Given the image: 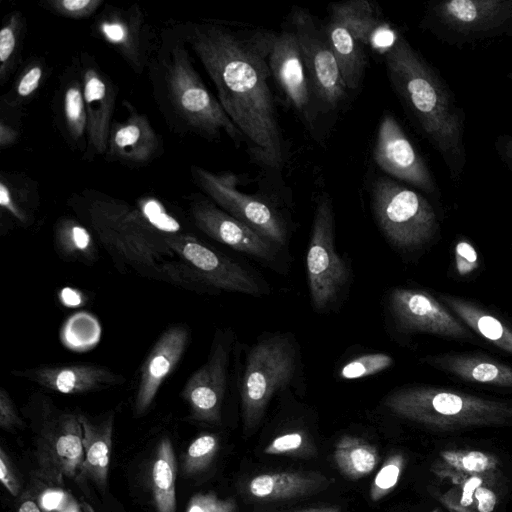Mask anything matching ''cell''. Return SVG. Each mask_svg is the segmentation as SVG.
I'll list each match as a JSON object with an SVG mask.
<instances>
[{
	"mask_svg": "<svg viewBox=\"0 0 512 512\" xmlns=\"http://www.w3.org/2000/svg\"><path fill=\"white\" fill-rule=\"evenodd\" d=\"M270 33L194 23L186 36L214 83L222 108L243 135L252 161L279 170L284 145L268 83Z\"/></svg>",
	"mask_w": 512,
	"mask_h": 512,
	"instance_id": "cell-1",
	"label": "cell"
},
{
	"mask_svg": "<svg viewBox=\"0 0 512 512\" xmlns=\"http://www.w3.org/2000/svg\"><path fill=\"white\" fill-rule=\"evenodd\" d=\"M384 59L394 90L443 160L450 179L459 182L467 163L464 108L446 80L403 35Z\"/></svg>",
	"mask_w": 512,
	"mask_h": 512,
	"instance_id": "cell-2",
	"label": "cell"
},
{
	"mask_svg": "<svg viewBox=\"0 0 512 512\" xmlns=\"http://www.w3.org/2000/svg\"><path fill=\"white\" fill-rule=\"evenodd\" d=\"M85 219L119 269L132 268L144 276L173 282L176 263L166 235L153 227L138 208L106 196L85 205Z\"/></svg>",
	"mask_w": 512,
	"mask_h": 512,
	"instance_id": "cell-3",
	"label": "cell"
},
{
	"mask_svg": "<svg viewBox=\"0 0 512 512\" xmlns=\"http://www.w3.org/2000/svg\"><path fill=\"white\" fill-rule=\"evenodd\" d=\"M382 404L399 418L438 430L512 424L511 402L430 385L396 388Z\"/></svg>",
	"mask_w": 512,
	"mask_h": 512,
	"instance_id": "cell-4",
	"label": "cell"
},
{
	"mask_svg": "<svg viewBox=\"0 0 512 512\" xmlns=\"http://www.w3.org/2000/svg\"><path fill=\"white\" fill-rule=\"evenodd\" d=\"M300 346L289 332H266L245 350L239 394L243 428L254 431L277 394L303 380Z\"/></svg>",
	"mask_w": 512,
	"mask_h": 512,
	"instance_id": "cell-5",
	"label": "cell"
},
{
	"mask_svg": "<svg viewBox=\"0 0 512 512\" xmlns=\"http://www.w3.org/2000/svg\"><path fill=\"white\" fill-rule=\"evenodd\" d=\"M421 26L457 48L512 38V0L431 1Z\"/></svg>",
	"mask_w": 512,
	"mask_h": 512,
	"instance_id": "cell-6",
	"label": "cell"
},
{
	"mask_svg": "<svg viewBox=\"0 0 512 512\" xmlns=\"http://www.w3.org/2000/svg\"><path fill=\"white\" fill-rule=\"evenodd\" d=\"M371 208L387 242L402 253L424 247L440 228L437 213L426 197L386 176L373 182Z\"/></svg>",
	"mask_w": 512,
	"mask_h": 512,
	"instance_id": "cell-7",
	"label": "cell"
},
{
	"mask_svg": "<svg viewBox=\"0 0 512 512\" xmlns=\"http://www.w3.org/2000/svg\"><path fill=\"white\" fill-rule=\"evenodd\" d=\"M164 79L174 110L190 128L212 138L224 132L235 143L244 140L220 102L203 84L182 46L176 45L170 51Z\"/></svg>",
	"mask_w": 512,
	"mask_h": 512,
	"instance_id": "cell-8",
	"label": "cell"
},
{
	"mask_svg": "<svg viewBox=\"0 0 512 512\" xmlns=\"http://www.w3.org/2000/svg\"><path fill=\"white\" fill-rule=\"evenodd\" d=\"M306 270L311 303L318 313H328L340 305L351 282L347 261L335 248V214L330 197L318 201L309 246Z\"/></svg>",
	"mask_w": 512,
	"mask_h": 512,
	"instance_id": "cell-9",
	"label": "cell"
},
{
	"mask_svg": "<svg viewBox=\"0 0 512 512\" xmlns=\"http://www.w3.org/2000/svg\"><path fill=\"white\" fill-rule=\"evenodd\" d=\"M166 242L188 268L190 285L202 290L237 292L260 297L269 293L268 284L257 272L213 249L194 236L175 233Z\"/></svg>",
	"mask_w": 512,
	"mask_h": 512,
	"instance_id": "cell-10",
	"label": "cell"
},
{
	"mask_svg": "<svg viewBox=\"0 0 512 512\" xmlns=\"http://www.w3.org/2000/svg\"><path fill=\"white\" fill-rule=\"evenodd\" d=\"M191 171L196 184L222 210L281 248L287 246L290 229L275 206L259 196L238 190L237 177L231 173H213L198 166H192Z\"/></svg>",
	"mask_w": 512,
	"mask_h": 512,
	"instance_id": "cell-11",
	"label": "cell"
},
{
	"mask_svg": "<svg viewBox=\"0 0 512 512\" xmlns=\"http://www.w3.org/2000/svg\"><path fill=\"white\" fill-rule=\"evenodd\" d=\"M42 407L36 449L39 477L61 483L64 477L80 476L85 453L79 414L55 410L46 399Z\"/></svg>",
	"mask_w": 512,
	"mask_h": 512,
	"instance_id": "cell-12",
	"label": "cell"
},
{
	"mask_svg": "<svg viewBox=\"0 0 512 512\" xmlns=\"http://www.w3.org/2000/svg\"><path fill=\"white\" fill-rule=\"evenodd\" d=\"M236 343L232 330L217 331L207 361L184 385L181 396L189 406L192 420L209 424L221 422Z\"/></svg>",
	"mask_w": 512,
	"mask_h": 512,
	"instance_id": "cell-13",
	"label": "cell"
},
{
	"mask_svg": "<svg viewBox=\"0 0 512 512\" xmlns=\"http://www.w3.org/2000/svg\"><path fill=\"white\" fill-rule=\"evenodd\" d=\"M291 18L317 104L334 109L346 96L347 87L325 32L302 8L296 7Z\"/></svg>",
	"mask_w": 512,
	"mask_h": 512,
	"instance_id": "cell-14",
	"label": "cell"
},
{
	"mask_svg": "<svg viewBox=\"0 0 512 512\" xmlns=\"http://www.w3.org/2000/svg\"><path fill=\"white\" fill-rule=\"evenodd\" d=\"M388 314L403 334H432L472 340L470 330L431 294L423 290L393 288L387 297Z\"/></svg>",
	"mask_w": 512,
	"mask_h": 512,
	"instance_id": "cell-15",
	"label": "cell"
},
{
	"mask_svg": "<svg viewBox=\"0 0 512 512\" xmlns=\"http://www.w3.org/2000/svg\"><path fill=\"white\" fill-rule=\"evenodd\" d=\"M196 227L210 238L247 254L277 271H285L284 249L206 199L190 205Z\"/></svg>",
	"mask_w": 512,
	"mask_h": 512,
	"instance_id": "cell-16",
	"label": "cell"
},
{
	"mask_svg": "<svg viewBox=\"0 0 512 512\" xmlns=\"http://www.w3.org/2000/svg\"><path fill=\"white\" fill-rule=\"evenodd\" d=\"M373 159L387 175L430 196L439 194L436 180L397 119L385 113L379 123Z\"/></svg>",
	"mask_w": 512,
	"mask_h": 512,
	"instance_id": "cell-17",
	"label": "cell"
},
{
	"mask_svg": "<svg viewBox=\"0 0 512 512\" xmlns=\"http://www.w3.org/2000/svg\"><path fill=\"white\" fill-rule=\"evenodd\" d=\"M267 62L271 76L289 102L306 121L312 122L318 104L293 29L270 33Z\"/></svg>",
	"mask_w": 512,
	"mask_h": 512,
	"instance_id": "cell-18",
	"label": "cell"
},
{
	"mask_svg": "<svg viewBox=\"0 0 512 512\" xmlns=\"http://www.w3.org/2000/svg\"><path fill=\"white\" fill-rule=\"evenodd\" d=\"M11 373L63 394H83L125 382L122 375L96 363L48 365Z\"/></svg>",
	"mask_w": 512,
	"mask_h": 512,
	"instance_id": "cell-19",
	"label": "cell"
},
{
	"mask_svg": "<svg viewBox=\"0 0 512 512\" xmlns=\"http://www.w3.org/2000/svg\"><path fill=\"white\" fill-rule=\"evenodd\" d=\"M189 340L184 325L168 328L158 338L144 361L134 400V414H143L152 404L159 388L174 371L182 358Z\"/></svg>",
	"mask_w": 512,
	"mask_h": 512,
	"instance_id": "cell-20",
	"label": "cell"
},
{
	"mask_svg": "<svg viewBox=\"0 0 512 512\" xmlns=\"http://www.w3.org/2000/svg\"><path fill=\"white\" fill-rule=\"evenodd\" d=\"M82 89L87 113L88 144L96 154L107 152L111 118L115 106L114 88L94 66L83 71Z\"/></svg>",
	"mask_w": 512,
	"mask_h": 512,
	"instance_id": "cell-21",
	"label": "cell"
},
{
	"mask_svg": "<svg viewBox=\"0 0 512 512\" xmlns=\"http://www.w3.org/2000/svg\"><path fill=\"white\" fill-rule=\"evenodd\" d=\"M330 13L337 16L357 40L376 53L385 56L397 43L401 34L386 22L365 0H352L330 5Z\"/></svg>",
	"mask_w": 512,
	"mask_h": 512,
	"instance_id": "cell-22",
	"label": "cell"
},
{
	"mask_svg": "<svg viewBox=\"0 0 512 512\" xmlns=\"http://www.w3.org/2000/svg\"><path fill=\"white\" fill-rule=\"evenodd\" d=\"M333 482V478L315 471L268 472L252 477L246 490L257 500H287L320 492Z\"/></svg>",
	"mask_w": 512,
	"mask_h": 512,
	"instance_id": "cell-23",
	"label": "cell"
},
{
	"mask_svg": "<svg viewBox=\"0 0 512 512\" xmlns=\"http://www.w3.org/2000/svg\"><path fill=\"white\" fill-rule=\"evenodd\" d=\"M421 361L463 381L512 388V367L484 355L447 353Z\"/></svg>",
	"mask_w": 512,
	"mask_h": 512,
	"instance_id": "cell-24",
	"label": "cell"
},
{
	"mask_svg": "<svg viewBox=\"0 0 512 512\" xmlns=\"http://www.w3.org/2000/svg\"><path fill=\"white\" fill-rule=\"evenodd\" d=\"M159 145L158 136L146 116L131 111L124 122L111 127L107 151L113 158L143 164L156 155Z\"/></svg>",
	"mask_w": 512,
	"mask_h": 512,
	"instance_id": "cell-25",
	"label": "cell"
},
{
	"mask_svg": "<svg viewBox=\"0 0 512 512\" xmlns=\"http://www.w3.org/2000/svg\"><path fill=\"white\" fill-rule=\"evenodd\" d=\"M83 430L84 462L80 477L103 488L107 482L112 446L113 415L94 421L79 414Z\"/></svg>",
	"mask_w": 512,
	"mask_h": 512,
	"instance_id": "cell-26",
	"label": "cell"
},
{
	"mask_svg": "<svg viewBox=\"0 0 512 512\" xmlns=\"http://www.w3.org/2000/svg\"><path fill=\"white\" fill-rule=\"evenodd\" d=\"M324 32L347 89L356 90L361 83L367 65L364 46L343 21L331 13Z\"/></svg>",
	"mask_w": 512,
	"mask_h": 512,
	"instance_id": "cell-27",
	"label": "cell"
},
{
	"mask_svg": "<svg viewBox=\"0 0 512 512\" xmlns=\"http://www.w3.org/2000/svg\"><path fill=\"white\" fill-rule=\"evenodd\" d=\"M440 298L464 324L494 346L512 355V330L496 316L457 296L443 294Z\"/></svg>",
	"mask_w": 512,
	"mask_h": 512,
	"instance_id": "cell-28",
	"label": "cell"
},
{
	"mask_svg": "<svg viewBox=\"0 0 512 512\" xmlns=\"http://www.w3.org/2000/svg\"><path fill=\"white\" fill-rule=\"evenodd\" d=\"M138 16L111 13L97 22L98 33L119 50L135 71H139L142 65Z\"/></svg>",
	"mask_w": 512,
	"mask_h": 512,
	"instance_id": "cell-29",
	"label": "cell"
},
{
	"mask_svg": "<svg viewBox=\"0 0 512 512\" xmlns=\"http://www.w3.org/2000/svg\"><path fill=\"white\" fill-rule=\"evenodd\" d=\"M177 463L172 443H159L151 468V488L157 512H176Z\"/></svg>",
	"mask_w": 512,
	"mask_h": 512,
	"instance_id": "cell-30",
	"label": "cell"
},
{
	"mask_svg": "<svg viewBox=\"0 0 512 512\" xmlns=\"http://www.w3.org/2000/svg\"><path fill=\"white\" fill-rule=\"evenodd\" d=\"M333 458L340 473L350 480L367 476L379 462L377 449L365 439L352 435H344L337 441Z\"/></svg>",
	"mask_w": 512,
	"mask_h": 512,
	"instance_id": "cell-31",
	"label": "cell"
},
{
	"mask_svg": "<svg viewBox=\"0 0 512 512\" xmlns=\"http://www.w3.org/2000/svg\"><path fill=\"white\" fill-rule=\"evenodd\" d=\"M56 253L65 261L92 264L98 259V250L91 233L71 218L60 219L54 228Z\"/></svg>",
	"mask_w": 512,
	"mask_h": 512,
	"instance_id": "cell-32",
	"label": "cell"
},
{
	"mask_svg": "<svg viewBox=\"0 0 512 512\" xmlns=\"http://www.w3.org/2000/svg\"><path fill=\"white\" fill-rule=\"evenodd\" d=\"M442 463L467 475L489 473L498 466L497 458L479 450L447 449L440 452Z\"/></svg>",
	"mask_w": 512,
	"mask_h": 512,
	"instance_id": "cell-33",
	"label": "cell"
},
{
	"mask_svg": "<svg viewBox=\"0 0 512 512\" xmlns=\"http://www.w3.org/2000/svg\"><path fill=\"white\" fill-rule=\"evenodd\" d=\"M393 364V357L387 353H365L344 363L337 374L341 380H358L383 372Z\"/></svg>",
	"mask_w": 512,
	"mask_h": 512,
	"instance_id": "cell-34",
	"label": "cell"
},
{
	"mask_svg": "<svg viewBox=\"0 0 512 512\" xmlns=\"http://www.w3.org/2000/svg\"><path fill=\"white\" fill-rule=\"evenodd\" d=\"M219 449V438L205 433L195 438L189 445L182 463L186 475H195L206 470Z\"/></svg>",
	"mask_w": 512,
	"mask_h": 512,
	"instance_id": "cell-35",
	"label": "cell"
},
{
	"mask_svg": "<svg viewBox=\"0 0 512 512\" xmlns=\"http://www.w3.org/2000/svg\"><path fill=\"white\" fill-rule=\"evenodd\" d=\"M64 116L71 137L79 140L87 131V113L83 89L79 82H72L64 93Z\"/></svg>",
	"mask_w": 512,
	"mask_h": 512,
	"instance_id": "cell-36",
	"label": "cell"
},
{
	"mask_svg": "<svg viewBox=\"0 0 512 512\" xmlns=\"http://www.w3.org/2000/svg\"><path fill=\"white\" fill-rule=\"evenodd\" d=\"M316 452L312 440L302 430L280 434L264 448V453L267 455L310 457L315 455Z\"/></svg>",
	"mask_w": 512,
	"mask_h": 512,
	"instance_id": "cell-37",
	"label": "cell"
},
{
	"mask_svg": "<svg viewBox=\"0 0 512 512\" xmlns=\"http://www.w3.org/2000/svg\"><path fill=\"white\" fill-rule=\"evenodd\" d=\"M404 467L405 457L401 453L389 456L374 477L370 499L376 502L387 496L398 484Z\"/></svg>",
	"mask_w": 512,
	"mask_h": 512,
	"instance_id": "cell-38",
	"label": "cell"
},
{
	"mask_svg": "<svg viewBox=\"0 0 512 512\" xmlns=\"http://www.w3.org/2000/svg\"><path fill=\"white\" fill-rule=\"evenodd\" d=\"M138 209L147 221L164 235L180 233L179 223L168 214L161 202L153 197L138 201Z\"/></svg>",
	"mask_w": 512,
	"mask_h": 512,
	"instance_id": "cell-39",
	"label": "cell"
},
{
	"mask_svg": "<svg viewBox=\"0 0 512 512\" xmlns=\"http://www.w3.org/2000/svg\"><path fill=\"white\" fill-rule=\"evenodd\" d=\"M19 16L9 18L0 30V75L1 80L8 74L17 47Z\"/></svg>",
	"mask_w": 512,
	"mask_h": 512,
	"instance_id": "cell-40",
	"label": "cell"
},
{
	"mask_svg": "<svg viewBox=\"0 0 512 512\" xmlns=\"http://www.w3.org/2000/svg\"><path fill=\"white\" fill-rule=\"evenodd\" d=\"M51 11L71 19H83L92 15L102 4L101 0H49Z\"/></svg>",
	"mask_w": 512,
	"mask_h": 512,
	"instance_id": "cell-41",
	"label": "cell"
},
{
	"mask_svg": "<svg viewBox=\"0 0 512 512\" xmlns=\"http://www.w3.org/2000/svg\"><path fill=\"white\" fill-rule=\"evenodd\" d=\"M236 502L231 498H219L215 493H200L191 497L187 512H236Z\"/></svg>",
	"mask_w": 512,
	"mask_h": 512,
	"instance_id": "cell-42",
	"label": "cell"
},
{
	"mask_svg": "<svg viewBox=\"0 0 512 512\" xmlns=\"http://www.w3.org/2000/svg\"><path fill=\"white\" fill-rule=\"evenodd\" d=\"M455 269L459 276L466 277L479 267L478 254L466 239L459 240L454 249Z\"/></svg>",
	"mask_w": 512,
	"mask_h": 512,
	"instance_id": "cell-43",
	"label": "cell"
},
{
	"mask_svg": "<svg viewBox=\"0 0 512 512\" xmlns=\"http://www.w3.org/2000/svg\"><path fill=\"white\" fill-rule=\"evenodd\" d=\"M23 422L20 418L16 407L9 395L4 389H0V426L5 430H11L22 426Z\"/></svg>",
	"mask_w": 512,
	"mask_h": 512,
	"instance_id": "cell-44",
	"label": "cell"
},
{
	"mask_svg": "<svg viewBox=\"0 0 512 512\" xmlns=\"http://www.w3.org/2000/svg\"><path fill=\"white\" fill-rule=\"evenodd\" d=\"M0 480L11 495L18 496L21 488L20 481L3 448L0 449Z\"/></svg>",
	"mask_w": 512,
	"mask_h": 512,
	"instance_id": "cell-45",
	"label": "cell"
},
{
	"mask_svg": "<svg viewBox=\"0 0 512 512\" xmlns=\"http://www.w3.org/2000/svg\"><path fill=\"white\" fill-rule=\"evenodd\" d=\"M43 70L40 65L30 66L18 81L16 91L20 97L32 95L39 87Z\"/></svg>",
	"mask_w": 512,
	"mask_h": 512,
	"instance_id": "cell-46",
	"label": "cell"
},
{
	"mask_svg": "<svg viewBox=\"0 0 512 512\" xmlns=\"http://www.w3.org/2000/svg\"><path fill=\"white\" fill-rule=\"evenodd\" d=\"M483 483V478L480 475L468 476L460 486V504L469 512H475L471 506L474 504V494L476 489Z\"/></svg>",
	"mask_w": 512,
	"mask_h": 512,
	"instance_id": "cell-47",
	"label": "cell"
},
{
	"mask_svg": "<svg viewBox=\"0 0 512 512\" xmlns=\"http://www.w3.org/2000/svg\"><path fill=\"white\" fill-rule=\"evenodd\" d=\"M493 148L505 167L512 173V134H500L494 142Z\"/></svg>",
	"mask_w": 512,
	"mask_h": 512,
	"instance_id": "cell-48",
	"label": "cell"
},
{
	"mask_svg": "<svg viewBox=\"0 0 512 512\" xmlns=\"http://www.w3.org/2000/svg\"><path fill=\"white\" fill-rule=\"evenodd\" d=\"M0 205L18 220H26L25 213L16 204L8 185L2 180L0 183Z\"/></svg>",
	"mask_w": 512,
	"mask_h": 512,
	"instance_id": "cell-49",
	"label": "cell"
},
{
	"mask_svg": "<svg viewBox=\"0 0 512 512\" xmlns=\"http://www.w3.org/2000/svg\"><path fill=\"white\" fill-rule=\"evenodd\" d=\"M477 512H493L497 504L496 494L487 487L479 486L474 494Z\"/></svg>",
	"mask_w": 512,
	"mask_h": 512,
	"instance_id": "cell-50",
	"label": "cell"
},
{
	"mask_svg": "<svg viewBox=\"0 0 512 512\" xmlns=\"http://www.w3.org/2000/svg\"><path fill=\"white\" fill-rule=\"evenodd\" d=\"M67 497L64 493L58 491H48L42 497V505L46 509H56L61 503L65 502Z\"/></svg>",
	"mask_w": 512,
	"mask_h": 512,
	"instance_id": "cell-51",
	"label": "cell"
},
{
	"mask_svg": "<svg viewBox=\"0 0 512 512\" xmlns=\"http://www.w3.org/2000/svg\"><path fill=\"white\" fill-rule=\"evenodd\" d=\"M16 131H14L8 125H5L4 122H1L0 125V144L2 147L11 145L16 140Z\"/></svg>",
	"mask_w": 512,
	"mask_h": 512,
	"instance_id": "cell-52",
	"label": "cell"
},
{
	"mask_svg": "<svg viewBox=\"0 0 512 512\" xmlns=\"http://www.w3.org/2000/svg\"><path fill=\"white\" fill-rule=\"evenodd\" d=\"M18 512H41L38 504L32 499L22 501Z\"/></svg>",
	"mask_w": 512,
	"mask_h": 512,
	"instance_id": "cell-53",
	"label": "cell"
},
{
	"mask_svg": "<svg viewBox=\"0 0 512 512\" xmlns=\"http://www.w3.org/2000/svg\"><path fill=\"white\" fill-rule=\"evenodd\" d=\"M296 512H341V510L337 507H322V508H312L306 509Z\"/></svg>",
	"mask_w": 512,
	"mask_h": 512,
	"instance_id": "cell-54",
	"label": "cell"
},
{
	"mask_svg": "<svg viewBox=\"0 0 512 512\" xmlns=\"http://www.w3.org/2000/svg\"><path fill=\"white\" fill-rule=\"evenodd\" d=\"M506 77H507L509 80H511V81H512V70H510V71L507 73Z\"/></svg>",
	"mask_w": 512,
	"mask_h": 512,
	"instance_id": "cell-55",
	"label": "cell"
},
{
	"mask_svg": "<svg viewBox=\"0 0 512 512\" xmlns=\"http://www.w3.org/2000/svg\"><path fill=\"white\" fill-rule=\"evenodd\" d=\"M431 512H440V510L438 508L432 510Z\"/></svg>",
	"mask_w": 512,
	"mask_h": 512,
	"instance_id": "cell-56",
	"label": "cell"
},
{
	"mask_svg": "<svg viewBox=\"0 0 512 512\" xmlns=\"http://www.w3.org/2000/svg\"><path fill=\"white\" fill-rule=\"evenodd\" d=\"M449 511H450V512H454V511H451V510H449Z\"/></svg>",
	"mask_w": 512,
	"mask_h": 512,
	"instance_id": "cell-57",
	"label": "cell"
}]
</instances>
